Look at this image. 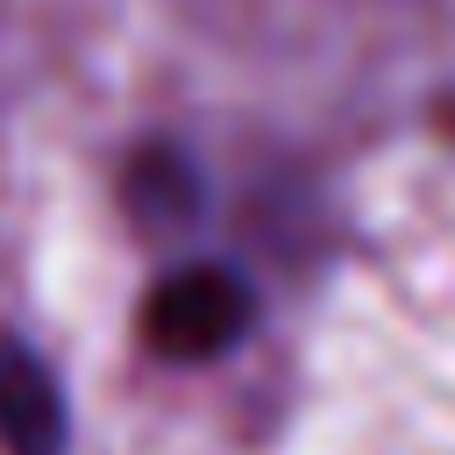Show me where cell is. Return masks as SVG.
I'll use <instances>...</instances> for the list:
<instances>
[{"mask_svg":"<svg viewBox=\"0 0 455 455\" xmlns=\"http://www.w3.org/2000/svg\"><path fill=\"white\" fill-rule=\"evenodd\" d=\"M249 313H256V299H249L242 270H228V263H185V270H171L149 291L142 341L164 363H206V355H220V348L242 341Z\"/></svg>","mask_w":455,"mask_h":455,"instance_id":"6da1fadb","label":"cell"},{"mask_svg":"<svg viewBox=\"0 0 455 455\" xmlns=\"http://www.w3.org/2000/svg\"><path fill=\"white\" fill-rule=\"evenodd\" d=\"M0 441L14 455H57L64 448V391L43 355L21 341H0Z\"/></svg>","mask_w":455,"mask_h":455,"instance_id":"7a4b0ae2","label":"cell"},{"mask_svg":"<svg viewBox=\"0 0 455 455\" xmlns=\"http://www.w3.org/2000/svg\"><path fill=\"white\" fill-rule=\"evenodd\" d=\"M128 206L149 220V228H178L199 213V171L185 149L171 142H149L135 164H128Z\"/></svg>","mask_w":455,"mask_h":455,"instance_id":"3957f363","label":"cell"}]
</instances>
